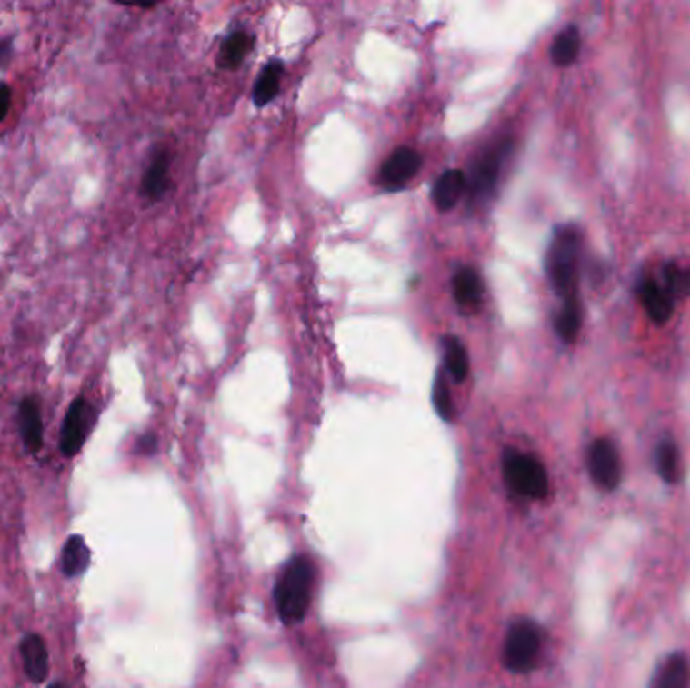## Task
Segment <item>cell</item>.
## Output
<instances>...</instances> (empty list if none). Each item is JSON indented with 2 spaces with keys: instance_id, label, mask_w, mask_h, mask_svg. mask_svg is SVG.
Listing matches in <instances>:
<instances>
[{
  "instance_id": "23",
  "label": "cell",
  "mask_w": 690,
  "mask_h": 688,
  "mask_svg": "<svg viewBox=\"0 0 690 688\" xmlns=\"http://www.w3.org/2000/svg\"><path fill=\"white\" fill-rule=\"evenodd\" d=\"M87 562V547L81 537H71L63 549V570L71 577L83 570Z\"/></svg>"
},
{
  "instance_id": "18",
  "label": "cell",
  "mask_w": 690,
  "mask_h": 688,
  "mask_svg": "<svg viewBox=\"0 0 690 688\" xmlns=\"http://www.w3.org/2000/svg\"><path fill=\"white\" fill-rule=\"evenodd\" d=\"M445 360H446V374L453 375L455 382H465L468 372H471V362H468L466 347L458 337L448 335L445 337Z\"/></svg>"
},
{
  "instance_id": "2",
  "label": "cell",
  "mask_w": 690,
  "mask_h": 688,
  "mask_svg": "<svg viewBox=\"0 0 690 688\" xmlns=\"http://www.w3.org/2000/svg\"><path fill=\"white\" fill-rule=\"evenodd\" d=\"M577 259H579V236L572 226H564L555 233L547 251L545 269L549 281L561 297L577 293Z\"/></svg>"
},
{
  "instance_id": "12",
  "label": "cell",
  "mask_w": 690,
  "mask_h": 688,
  "mask_svg": "<svg viewBox=\"0 0 690 688\" xmlns=\"http://www.w3.org/2000/svg\"><path fill=\"white\" fill-rule=\"evenodd\" d=\"M18 424H21V434L25 440L26 451L36 453L43 446V420L39 404L33 398H25L18 408Z\"/></svg>"
},
{
  "instance_id": "1",
  "label": "cell",
  "mask_w": 690,
  "mask_h": 688,
  "mask_svg": "<svg viewBox=\"0 0 690 688\" xmlns=\"http://www.w3.org/2000/svg\"><path fill=\"white\" fill-rule=\"evenodd\" d=\"M313 565L307 557H295L279 575L275 605L285 623L301 622L311 603Z\"/></svg>"
},
{
  "instance_id": "17",
  "label": "cell",
  "mask_w": 690,
  "mask_h": 688,
  "mask_svg": "<svg viewBox=\"0 0 690 688\" xmlns=\"http://www.w3.org/2000/svg\"><path fill=\"white\" fill-rule=\"evenodd\" d=\"M579 327H582V309H579L577 293H574V295L564 299V307H561L559 315L555 319V329H557V335L564 339V342L572 344L577 337Z\"/></svg>"
},
{
  "instance_id": "22",
  "label": "cell",
  "mask_w": 690,
  "mask_h": 688,
  "mask_svg": "<svg viewBox=\"0 0 690 688\" xmlns=\"http://www.w3.org/2000/svg\"><path fill=\"white\" fill-rule=\"evenodd\" d=\"M432 402H435V408H436L440 418L446 420V422H453V418H455V406H453V398H450V388H448V382H446V370H443V368H440L436 372L435 390H432Z\"/></svg>"
},
{
  "instance_id": "26",
  "label": "cell",
  "mask_w": 690,
  "mask_h": 688,
  "mask_svg": "<svg viewBox=\"0 0 690 688\" xmlns=\"http://www.w3.org/2000/svg\"><path fill=\"white\" fill-rule=\"evenodd\" d=\"M13 57V45L11 41H0V69L8 65V61Z\"/></svg>"
},
{
  "instance_id": "4",
  "label": "cell",
  "mask_w": 690,
  "mask_h": 688,
  "mask_svg": "<svg viewBox=\"0 0 690 688\" xmlns=\"http://www.w3.org/2000/svg\"><path fill=\"white\" fill-rule=\"evenodd\" d=\"M541 653V630L537 623L521 620L513 623L505 640V664L513 673H529Z\"/></svg>"
},
{
  "instance_id": "14",
  "label": "cell",
  "mask_w": 690,
  "mask_h": 688,
  "mask_svg": "<svg viewBox=\"0 0 690 688\" xmlns=\"http://www.w3.org/2000/svg\"><path fill=\"white\" fill-rule=\"evenodd\" d=\"M640 299L644 309L648 311V315L656 321V324H665L670 319L675 311L673 295L666 289H662L655 281H644L640 285Z\"/></svg>"
},
{
  "instance_id": "5",
  "label": "cell",
  "mask_w": 690,
  "mask_h": 688,
  "mask_svg": "<svg viewBox=\"0 0 690 688\" xmlns=\"http://www.w3.org/2000/svg\"><path fill=\"white\" fill-rule=\"evenodd\" d=\"M587 471L597 489L615 491L622 481V458L608 438H597L587 453Z\"/></svg>"
},
{
  "instance_id": "19",
  "label": "cell",
  "mask_w": 690,
  "mask_h": 688,
  "mask_svg": "<svg viewBox=\"0 0 690 688\" xmlns=\"http://www.w3.org/2000/svg\"><path fill=\"white\" fill-rule=\"evenodd\" d=\"M579 45H582L579 31L575 29V26H567V29L561 31L557 35V39L554 41V47H551V59H554V63L559 67L572 65L579 55Z\"/></svg>"
},
{
  "instance_id": "9",
  "label": "cell",
  "mask_w": 690,
  "mask_h": 688,
  "mask_svg": "<svg viewBox=\"0 0 690 688\" xmlns=\"http://www.w3.org/2000/svg\"><path fill=\"white\" fill-rule=\"evenodd\" d=\"M21 654L26 676H29L35 684L45 683V678L49 674V654L43 638L36 634L26 636L21 644Z\"/></svg>"
},
{
  "instance_id": "7",
  "label": "cell",
  "mask_w": 690,
  "mask_h": 688,
  "mask_svg": "<svg viewBox=\"0 0 690 688\" xmlns=\"http://www.w3.org/2000/svg\"><path fill=\"white\" fill-rule=\"evenodd\" d=\"M509 148H511L509 144H503L501 148L491 150L481 162L476 164L471 184L466 186L468 192H471V202H481L493 194L496 182H499L505 155H507Z\"/></svg>"
},
{
  "instance_id": "20",
  "label": "cell",
  "mask_w": 690,
  "mask_h": 688,
  "mask_svg": "<svg viewBox=\"0 0 690 688\" xmlns=\"http://www.w3.org/2000/svg\"><path fill=\"white\" fill-rule=\"evenodd\" d=\"M253 43H255V36L245 31H236L230 35L223 45V53H220V65L226 69L241 65L243 59L251 53Z\"/></svg>"
},
{
  "instance_id": "10",
  "label": "cell",
  "mask_w": 690,
  "mask_h": 688,
  "mask_svg": "<svg viewBox=\"0 0 690 688\" xmlns=\"http://www.w3.org/2000/svg\"><path fill=\"white\" fill-rule=\"evenodd\" d=\"M650 688H690V664L685 654H670L660 663Z\"/></svg>"
},
{
  "instance_id": "13",
  "label": "cell",
  "mask_w": 690,
  "mask_h": 688,
  "mask_svg": "<svg viewBox=\"0 0 690 688\" xmlns=\"http://www.w3.org/2000/svg\"><path fill=\"white\" fill-rule=\"evenodd\" d=\"M466 186H468V180L465 176V172L448 170L435 182V188H432V200H435L438 210H450L456 204L458 198L465 194Z\"/></svg>"
},
{
  "instance_id": "15",
  "label": "cell",
  "mask_w": 690,
  "mask_h": 688,
  "mask_svg": "<svg viewBox=\"0 0 690 688\" xmlns=\"http://www.w3.org/2000/svg\"><path fill=\"white\" fill-rule=\"evenodd\" d=\"M168 170H170L168 154L158 152L154 155L150 168L148 172H145L144 182H142L144 196H148L150 200H160L165 194V188H168Z\"/></svg>"
},
{
  "instance_id": "27",
  "label": "cell",
  "mask_w": 690,
  "mask_h": 688,
  "mask_svg": "<svg viewBox=\"0 0 690 688\" xmlns=\"http://www.w3.org/2000/svg\"><path fill=\"white\" fill-rule=\"evenodd\" d=\"M49 688H63V684H53V686H49Z\"/></svg>"
},
{
  "instance_id": "6",
  "label": "cell",
  "mask_w": 690,
  "mask_h": 688,
  "mask_svg": "<svg viewBox=\"0 0 690 688\" xmlns=\"http://www.w3.org/2000/svg\"><path fill=\"white\" fill-rule=\"evenodd\" d=\"M422 168V155L412 148L395 150L380 168L378 182L384 190H400L416 176Z\"/></svg>"
},
{
  "instance_id": "3",
  "label": "cell",
  "mask_w": 690,
  "mask_h": 688,
  "mask_svg": "<svg viewBox=\"0 0 690 688\" xmlns=\"http://www.w3.org/2000/svg\"><path fill=\"white\" fill-rule=\"evenodd\" d=\"M503 471L511 491L523 499L537 501L545 497L549 491L547 471L535 456L519 451H507L505 453Z\"/></svg>"
},
{
  "instance_id": "21",
  "label": "cell",
  "mask_w": 690,
  "mask_h": 688,
  "mask_svg": "<svg viewBox=\"0 0 690 688\" xmlns=\"http://www.w3.org/2000/svg\"><path fill=\"white\" fill-rule=\"evenodd\" d=\"M281 63H271L269 67H265L263 73L259 75V79H256L255 84V89H253V99L255 104L263 107L269 104V101L275 99V95L279 94V77H281Z\"/></svg>"
},
{
  "instance_id": "24",
  "label": "cell",
  "mask_w": 690,
  "mask_h": 688,
  "mask_svg": "<svg viewBox=\"0 0 690 688\" xmlns=\"http://www.w3.org/2000/svg\"><path fill=\"white\" fill-rule=\"evenodd\" d=\"M665 281L666 291L670 295H690V267H680L676 263L666 264L665 269Z\"/></svg>"
},
{
  "instance_id": "25",
  "label": "cell",
  "mask_w": 690,
  "mask_h": 688,
  "mask_svg": "<svg viewBox=\"0 0 690 688\" xmlns=\"http://www.w3.org/2000/svg\"><path fill=\"white\" fill-rule=\"evenodd\" d=\"M11 99H13V94H11V87L0 84V122L6 117L8 109H11Z\"/></svg>"
},
{
  "instance_id": "16",
  "label": "cell",
  "mask_w": 690,
  "mask_h": 688,
  "mask_svg": "<svg viewBox=\"0 0 690 688\" xmlns=\"http://www.w3.org/2000/svg\"><path fill=\"white\" fill-rule=\"evenodd\" d=\"M656 469L660 479L668 484H676L683 476V464H680L678 446L673 440H662L656 448Z\"/></svg>"
},
{
  "instance_id": "11",
  "label": "cell",
  "mask_w": 690,
  "mask_h": 688,
  "mask_svg": "<svg viewBox=\"0 0 690 688\" xmlns=\"http://www.w3.org/2000/svg\"><path fill=\"white\" fill-rule=\"evenodd\" d=\"M453 291L458 307L463 311H475L478 309L483 301V281L478 277V273L471 267L460 269L453 279Z\"/></svg>"
},
{
  "instance_id": "8",
  "label": "cell",
  "mask_w": 690,
  "mask_h": 688,
  "mask_svg": "<svg viewBox=\"0 0 690 688\" xmlns=\"http://www.w3.org/2000/svg\"><path fill=\"white\" fill-rule=\"evenodd\" d=\"M89 426V406L83 398H75L67 410L65 422L61 430V453L65 456H75L87 438Z\"/></svg>"
}]
</instances>
